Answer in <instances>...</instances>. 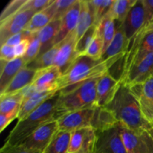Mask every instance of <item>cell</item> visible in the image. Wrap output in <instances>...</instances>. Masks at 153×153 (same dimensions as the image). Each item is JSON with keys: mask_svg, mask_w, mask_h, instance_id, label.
<instances>
[{"mask_svg": "<svg viewBox=\"0 0 153 153\" xmlns=\"http://www.w3.org/2000/svg\"><path fill=\"white\" fill-rule=\"evenodd\" d=\"M97 134L95 153H127L117 124L106 131H97Z\"/></svg>", "mask_w": 153, "mask_h": 153, "instance_id": "8fae6325", "label": "cell"}, {"mask_svg": "<svg viewBox=\"0 0 153 153\" xmlns=\"http://www.w3.org/2000/svg\"><path fill=\"white\" fill-rule=\"evenodd\" d=\"M95 108L82 109L66 113L57 120L58 129L72 133L76 130L91 127Z\"/></svg>", "mask_w": 153, "mask_h": 153, "instance_id": "52a82bcc", "label": "cell"}, {"mask_svg": "<svg viewBox=\"0 0 153 153\" xmlns=\"http://www.w3.org/2000/svg\"><path fill=\"white\" fill-rule=\"evenodd\" d=\"M52 4L45 10L36 13L32 16L24 31L31 33H37L47 25L53 19L55 16V10Z\"/></svg>", "mask_w": 153, "mask_h": 153, "instance_id": "484cf974", "label": "cell"}, {"mask_svg": "<svg viewBox=\"0 0 153 153\" xmlns=\"http://www.w3.org/2000/svg\"><path fill=\"white\" fill-rule=\"evenodd\" d=\"M81 10V0H77L74 4L67 10L61 19V26L55 40V45L61 43L67 36L77 28Z\"/></svg>", "mask_w": 153, "mask_h": 153, "instance_id": "ac0fdd59", "label": "cell"}, {"mask_svg": "<svg viewBox=\"0 0 153 153\" xmlns=\"http://www.w3.org/2000/svg\"><path fill=\"white\" fill-rule=\"evenodd\" d=\"M103 52H104V41H103L102 36L97 30V34L93 41L91 42L85 55L96 59H100L102 56Z\"/></svg>", "mask_w": 153, "mask_h": 153, "instance_id": "e575fe53", "label": "cell"}, {"mask_svg": "<svg viewBox=\"0 0 153 153\" xmlns=\"http://www.w3.org/2000/svg\"><path fill=\"white\" fill-rule=\"evenodd\" d=\"M118 122L133 130L146 131L153 137V122H149L142 112L140 104L129 88L120 82L114 100L106 106Z\"/></svg>", "mask_w": 153, "mask_h": 153, "instance_id": "6da1fadb", "label": "cell"}, {"mask_svg": "<svg viewBox=\"0 0 153 153\" xmlns=\"http://www.w3.org/2000/svg\"><path fill=\"white\" fill-rule=\"evenodd\" d=\"M36 73L37 70H31L25 66L16 74L1 94H11L17 93L31 85L35 78Z\"/></svg>", "mask_w": 153, "mask_h": 153, "instance_id": "603a6c76", "label": "cell"}, {"mask_svg": "<svg viewBox=\"0 0 153 153\" xmlns=\"http://www.w3.org/2000/svg\"><path fill=\"white\" fill-rule=\"evenodd\" d=\"M58 130V121L51 120L36 129L21 145L43 153Z\"/></svg>", "mask_w": 153, "mask_h": 153, "instance_id": "9c48e42d", "label": "cell"}, {"mask_svg": "<svg viewBox=\"0 0 153 153\" xmlns=\"http://www.w3.org/2000/svg\"><path fill=\"white\" fill-rule=\"evenodd\" d=\"M27 0H13L6 5L0 15V22H4L5 19L17 13Z\"/></svg>", "mask_w": 153, "mask_h": 153, "instance_id": "8d00e7d4", "label": "cell"}, {"mask_svg": "<svg viewBox=\"0 0 153 153\" xmlns=\"http://www.w3.org/2000/svg\"><path fill=\"white\" fill-rule=\"evenodd\" d=\"M62 73L56 66L37 70L31 86L37 91H58V84Z\"/></svg>", "mask_w": 153, "mask_h": 153, "instance_id": "2e32d148", "label": "cell"}, {"mask_svg": "<svg viewBox=\"0 0 153 153\" xmlns=\"http://www.w3.org/2000/svg\"><path fill=\"white\" fill-rule=\"evenodd\" d=\"M97 30L98 27L94 25L77 40L76 49L80 56L85 55L91 42L93 41L97 34Z\"/></svg>", "mask_w": 153, "mask_h": 153, "instance_id": "836d02e7", "label": "cell"}, {"mask_svg": "<svg viewBox=\"0 0 153 153\" xmlns=\"http://www.w3.org/2000/svg\"><path fill=\"white\" fill-rule=\"evenodd\" d=\"M60 26L61 19H53L37 33L41 44V49L39 55H41L55 46V40L59 31Z\"/></svg>", "mask_w": 153, "mask_h": 153, "instance_id": "7402d4cb", "label": "cell"}, {"mask_svg": "<svg viewBox=\"0 0 153 153\" xmlns=\"http://www.w3.org/2000/svg\"><path fill=\"white\" fill-rule=\"evenodd\" d=\"M36 33H34L31 37L25 38V40H23L21 43H19V44L16 45V46H15L14 53L16 58H23L24 55L26 54L27 50H28V46H29L30 44V41H31V38H32L33 36Z\"/></svg>", "mask_w": 153, "mask_h": 153, "instance_id": "ee69618b", "label": "cell"}, {"mask_svg": "<svg viewBox=\"0 0 153 153\" xmlns=\"http://www.w3.org/2000/svg\"><path fill=\"white\" fill-rule=\"evenodd\" d=\"M55 0H27L21 9L32 10L36 13L47 8Z\"/></svg>", "mask_w": 153, "mask_h": 153, "instance_id": "f35d334b", "label": "cell"}, {"mask_svg": "<svg viewBox=\"0 0 153 153\" xmlns=\"http://www.w3.org/2000/svg\"><path fill=\"white\" fill-rule=\"evenodd\" d=\"M23 91L11 94L0 95V114H7L22 105L23 102Z\"/></svg>", "mask_w": 153, "mask_h": 153, "instance_id": "f546056e", "label": "cell"}, {"mask_svg": "<svg viewBox=\"0 0 153 153\" xmlns=\"http://www.w3.org/2000/svg\"><path fill=\"white\" fill-rule=\"evenodd\" d=\"M16 58L14 53V47L7 45L6 43L1 45L0 51V61H10Z\"/></svg>", "mask_w": 153, "mask_h": 153, "instance_id": "b9f144b4", "label": "cell"}, {"mask_svg": "<svg viewBox=\"0 0 153 153\" xmlns=\"http://www.w3.org/2000/svg\"><path fill=\"white\" fill-rule=\"evenodd\" d=\"M76 1L77 0H55L53 3L55 9V16L53 19H61L63 16L76 3Z\"/></svg>", "mask_w": 153, "mask_h": 153, "instance_id": "74e56055", "label": "cell"}, {"mask_svg": "<svg viewBox=\"0 0 153 153\" xmlns=\"http://www.w3.org/2000/svg\"><path fill=\"white\" fill-rule=\"evenodd\" d=\"M35 14L30 10H20L2 22H0V43L4 44L12 36L24 31L32 16Z\"/></svg>", "mask_w": 153, "mask_h": 153, "instance_id": "30bf717a", "label": "cell"}, {"mask_svg": "<svg viewBox=\"0 0 153 153\" xmlns=\"http://www.w3.org/2000/svg\"><path fill=\"white\" fill-rule=\"evenodd\" d=\"M118 24L119 22L115 20L111 11L110 10V12L102 19L101 22L99 25L98 31L102 36L103 41H104V52L107 49L113 40L116 34Z\"/></svg>", "mask_w": 153, "mask_h": 153, "instance_id": "4316f807", "label": "cell"}, {"mask_svg": "<svg viewBox=\"0 0 153 153\" xmlns=\"http://www.w3.org/2000/svg\"><path fill=\"white\" fill-rule=\"evenodd\" d=\"M70 137V132L58 130L43 153H68Z\"/></svg>", "mask_w": 153, "mask_h": 153, "instance_id": "83f0119b", "label": "cell"}, {"mask_svg": "<svg viewBox=\"0 0 153 153\" xmlns=\"http://www.w3.org/2000/svg\"><path fill=\"white\" fill-rule=\"evenodd\" d=\"M136 1L137 0H114L111 11L115 20L122 24Z\"/></svg>", "mask_w": 153, "mask_h": 153, "instance_id": "4dcf8cb0", "label": "cell"}, {"mask_svg": "<svg viewBox=\"0 0 153 153\" xmlns=\"http://www.w3.org/2000/svg\"><path fill=\"white\" fill-rule=\"evenodd\" d=\"M147 23V15L143 0H137L121 25L125 35L131 41Z\"/></svg>", "mask_w": 153, "mask_h": 153, "instance_id": "ba28073f", "label": "cell"}, {"mask_svg": "<svg viewBox=\"0 0 153 153\" xmlns=\"http://www.w3.org/2000/svg\"><path fill=\"white\" fill-rule=\"evenodd\" d=\"M128 87L138 101L145 117L153 122V76L143 83Z\"/></svg>", "mask_w": 153, "mask_h": 153, "instance_id": "5bb4252c", "label": "cell"}, {"mask_svg": "<svg viewBox=\"0 0 153 153\" xmlns=\"http://www.w3.org/2000/svg\"><path fill=\"white\" fill-rule=\"evenodd\" d=\"M76 43L77 37L76 31L69 34L64 40L59 43V48L55 57L54 66L58 67L62 74L80 56L76 52Z\"/></svg>", "mask_w": 153, "mask_h": 153, "instance_id": "4fadbf2b", "label": "cell"}, {"mask_svg": "<svg viewBox=\"0 0 153 153\" xmlns=\"http://www.w3.org/2000/svg\"><path fill=\"white\" fill-rule=\"evenodd\" d=\"M152 52H153V31L143 28L130 41L129 49L127 53L126 75L133 65Z\"/></svg>", "mask_w": 153, "mask_h": 153, "instance_id": "8992f818", "label": "cell"}, {"mask_svg": "<svg viewBox=\"0 0 153 153\" xmlns=\"http://www.w3.org/2000/svg\"><path fill=\"white\" fill-rule=\"evenodd\" d=\"M130 41L125 35L121 23L118 24L116 34L113 40L103 53L102 58L104 61L127 54L129 49Z\"/></svg>", "mask_w": 153, "mask_h": 153, "instance_id": "d6986e66", "label": "cell"}, {"mask_svg": "<svg viewBox=\"0 0 153 153\" xmlns=\"http://www.w3.org/2000/svg\"><path fill=\"white\" fill-rule=\"evenodd\" d=\"M97 131L92 127L76 130L71 133L68 153H95Z\"/></svg>", "mask_w": 153, "mask_h": 153, "instance_id": "7c38bea8", "label": "cell"}, {"mask_svg": "<svg viewBox=\"0 0 153 153\" xmlns=\"http://www.w3.org/2000/svg\"><path fill=\"white\" fill-rule=\"evenodd\" d=\"M98 79L99 78L87 81L65 94L59 92L60 97L57 104L59 117L68 112L97 107Z\"/></svg>", "mask_w": 153, "mask_h": 153, "instance_id": "277c9868", "label": "cell"}, {"mask_svg": "<svg viewBox=\"0 0 153 153\" xmlns=\"http://www.w3.org/2000/svg\"><path fill=\"white\" fill-rule=\"evenodd\" d=\"M37 33H36V34L33 36L32 38H31L26 54H25L23 57V59L25 60V63H26V65L28 63L34 61V60L36 58H37L38 55H40V49H41V44H40V42L38 37H37Z\"/></svg>", "mask_w": 153, "mask_h": 153, "instance_id": "d590c367", "label": "cell"}, {"mask_svg": "<svg viewBox=\"0 0 153 153\" xmlns=\"http://www.w3.org/2000/svg\"><path fill=\"white\" fill-rule=\"evenodd\" d=\"M0 61V94H1L16 74L26 66V63L23 58H16L10 61Z\"/></svg>", "mask_w": 153, "mask_h": 153, "instance_id": "ffe728a7", "label": "cell"}, {"mask_svg": "<svg viewBox=\"0 0 153 153\" xmlns=\"http://www.w3.org/2000/svg\"><path fill=\"white\" fill-rule=\"evenodd\" d=\"M121 56L104 61L102 58L96 59L87 55H81L62 74L58 84V91L65 94L87 81L101 77Z\"/></svg>", "mask_w": 153, "mask_h": 153, "instance_id": "7a4b0ae2", "label": "cell"}, {"mask_svg": "<svg viewBox=\"0 0 153 153\" xmlns=\"http://www.w3.org/2000/svg\"><path fill=\"white\" fill-rule=\"evenodd\" d=\"M57 92L58 91H37L28 99L23 100L19 110L18 120H21L26 117L46 100L54 97Z\"/></svg>", "mask_w": 153, "mask_h": 153, "instance_id": "44dd1931", "label": "cell"}, {"mask_svg": "<svg viewBox=\"0 0 153 153\" xmlns=\"http://www.w3.org/2000/svg\"><path fill=\"white\" fill-rule=\"evenodd\" d=\"M117 126L127 153H153V137L149 132L131 129L120 122Z\"/></svg>", "mask_w": 153, "mask_h": 153, "instance_id": "5b68a950", "label": "cell"}, {"mask_svg": "<svg viewBox=\"0 0 153 153\" xmlns=\"http://www.w3.org/2000/svg\"><path fill=\"white\" fill-rule=\"evenodd\" d=\"M146 10L148 22L153 19V0H143Z\"/></svg>", "mask_w": 153, "mask_h": 153, "instance_id": "f6af8a7d", "label": "cell"}, {"mask_svg": "<svg viewBox=\"0 0 153 153\" xmlns=\"http://www.w3.org/2000/svg\"><path fill=\"white\" fill-rule=\"evenodd\" d=\"M120 82L106 73L99 78L97 85V107H106L114 98Z\"/></svg>", "mask_w": 153, "mask_h": 153, "instance_id": "e0dca14e", "label": "cell"}, {"mask_svg": "<svg viewBox=\"0 0 153 153\" xmlns=\"http://www.w3.org/2000/svg\"><path fill=\"white\" fill-rule=\"evenodd\" d=\"M114 1L113 0H92L91 1V3L94 6V12H95L94 25L97 27L99 26L102 19L110 12Z\"/></svg>", "mask_w": 153, "mask_h": 153, "instance_id": "1f68e13d", "label": "cell"}, {"mask_svg": "<svg viewBox=\"0 0 153 153\" xmlns=\"http://www.w3.org/2000/svg\"><path fill=\"white\" fill-rule=\"evenodd\" d=\"M95 12L91 1L81 0V10L79 22L76 29L77 40L94 25Z\"/></svg>", "mask_w": 153, "mask_h": 153, "instance_id": "d4e9b609", "label": "cell"}, {"mask_svg": "<svg viewBox=\"0 0 153 153\" xmlns=\"http://www.w3.org/2000/svg\"><path fill=\"white\" fill-rule=\"evenodd\" d=\"M20 108H16L7 114H0V132H2L9 124L19 117Z\"/></svg>", "mask_w": 153, "mask_h": 153, "instance_id": "ab89813d", "label": "cell"}, {"mask_svg": "<svg viewBox=\"0 0 153 153\" xmlns=\"http://www.w3.org/2000/svg\"><path fill=\"white\" fill-rule=\"evenodd\" d=\"M118 121L114 114L105 107H96L91 127L96 131H104L113 128Z\"/></svg>", "mask_w": 153, "mask_h": 153, "instance_id": "cb8c5ba5", "label": "cell"}, {"mask_svg": "<svg viewBox=\"0 0 153 153\" xmlns=\"http://www.w3.org/2000/svg\"><path fill=\"white\" fill-rule=\"evenodd\" d=\"M126 60L127 54H125L112 64L107 71L108 74L118 82H122L125 77L126 72Z\"/></svg>", "mask_w": 153, "mask_h": 153, "instance_id": "d6a6232c", "label": "cell"}, {"mask_svg": "<svg viewBox=\"0 0 153 153\" xmlns=\"http://www.w3.org/2000/svg\"><path fill=\"white\" fill-rule=\"evenodd\" d=\"M58 48H59V43L55 45L53 47L42 54L41 55H39L34 61L28 63L26 67L31 70H40L54 66Z\"/></svg>", "mask_w": 153, "mask_h": 153, "instance_id": "f1b7e54d", "label": "cell"}, {"mask_svg": "<svg viewBox=\"0 0 153 153\" xmlns=\"http://www.w3.org/2000/svg\"><path fill=\"white\" fill-rule=\"evenodd\" d=\"M34 33H31L28 32L26 31H22L21 32L18 33V34H15V35L10 37L7 41L5 42V43L9 46H11L13 47H15L16 45L19 44V43L22 41L23 40H25L27 37H30L34 34Z\"/></svg>", "mask_w": 153, "mask_h": 153, "instance_id": "7bdbcfd3", "label": "cell"}, {"mask_svg": "<svg viewBox=\"0 0 153 153\" xmlns=\"http://www.w3.org/2000/svg\"><path fill=\"white\" fill-rule=\"evenodd\" d=\"M0 153H42L35 149H28L22 145H9L4 143L1 147Z\"/></svg>", "mask_w": 153, "mask_h": 153, "instance_id": "60d3db41", "label": "cell"}, {"mask_svg": "<svg viewBox=\"0 0 153 153\" xmlns=\"http://www.w3.org/2000/svg\"><path fill=\"white\" fill-rule=\"evenodd\" d=\"M59 91L54 97L46 100L36 110L18 123L11 130L4 143L9 145H20L36 129L51 120L60 117L57 108Z\"/></svg>", "mask_w": 153, "mask_h": 153, "instance_id": "3957f363", "label": "cell"}, {"mask_svg": "<svg viewBox=\"0 0 153 153\" xmlns=\"http://www.w3.org/2000/svg\"><path fill=\"white\" fill-rule=\"evenodd\" d=\"M153 76V52L148 54L127 72L121 82L127 86L143 83Z\"/></svg>", "mask_w": 153, "mask_h": 153, "instance_id": "9a60e30c", "label": "cell"}]
</instances>
